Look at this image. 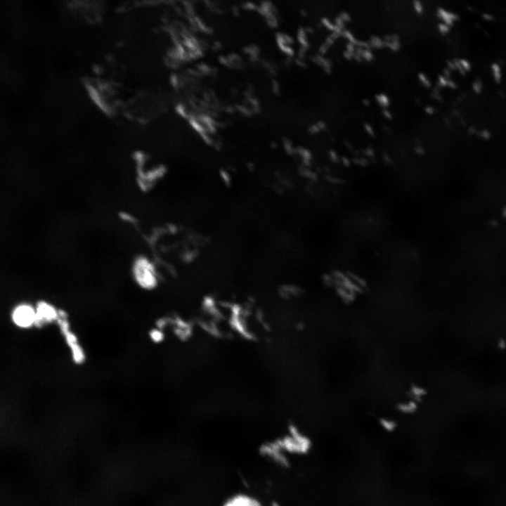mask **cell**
Here are the masks:
<instances>
[{
	"mask_svg": "<svg viewBox=\"0 0 506 506\" xmlns=\"http://www.w3.org/2000/svg\"><path fill=\"white\" fill-rule=\"evenodd\" d=\"M131 274L136 284L145 290L157 287L160 276L154 262L145 256L136 258L131 266Z\"/></svg>",
	"mask_w": 506,
	"mask_h": 506,
	"instance_id": "6da1fadb",
	"label": "cell"
},
{
	"mask_svg": "<svg viewBox=\"0 0 506 506\" xmlns=\"http://www.w3.org/2000/svg\"><path fill=\"white\" fill-rule=\"evenodd\" d=\"M60 321V326L63 334L65 337V342L70 349L71 356L73 362L77 365H82L86 361V353L84 349L82 346L77 335L72 332L70 326L65 321Z\"/></svg>",
	"mask_w": 506,
	"mask_h": 506,
	"instance_id": "7a4b0ae2",
	"label": "cell"
},
{
	"mask_svg": "<svg viewBox=\"0 0 506 506\" xmlns=\"http://www.w3.org/2000/svg\"><path fill=\"white\" fill-rule=\"evenodd\" d=\"M12 320L18 327H30L36 324L35 309L27 304L19 305L12 313Z\"/></svg>",
	"mask_w": 506,
	"mask_h": 506,
	"instance_id": "3957f363",
	"label": "cell"
},
{
	"mask_svg": "<svg viewBox=\"0 0 506 506\" xmlns=\"http://www.w3.org/2000/svg\"><path fill=\"white\" fill-rule=\"evenodd\" d=\"M36 324L42 325L58 320L60 314L57 309L51 304L40 302L35 308Z\"/></svg>",
	"mask_w": 506,
	"mask_h": 506,
	"instance_id": "277c9868",
	"label": "cell"
},
{
	"mask_svg": "<svg viewBox=\"0 0 506 506\" xmlns=\"http://www.w3.org/2000/svg\"><path fill=\"white\" fill-rule=\"evenodd\" d=\"M223 506H261V505L252 496L238 494L227 500Z\"/></svg>",
	"mask_w": 506,
	"mask_h": 506,
	"instance_id": "5b68a950",
	"label": "cell"
},
{
	"mask_svg": "<svg viewBox=\"0 0 506 506\" xmlns=\"http://www.w3.org/2000/svg\"><path fill=\"white\" fill-rule=\"evenodd\" d=\"M489 72L492 81L497 85L501 84L504 77L502 65L497 61H493L489 65Z\"/></svg>",
	"mask_w": 506,
	"mask_h": 506,
	"instance_id": "8992f818",
	"label": "cell"
},
{
	"mask_svg": "<svg viewBox=\"0 0 506 506\" xmlns=\"http://www.w3.org/2000/svg\"><path fill=\"white\" fill-rule=\"evenodd\" d=\"M437 14L442 20L443 22L450 27L452 26L458 19L457 14L443 8H439L437 11Z\"/></svg>",
	"mask_w": 506,
	"mask_h": 506,
	"instance_id": "52a82bcc",
	"label": "cell"
},
{
	"mask_svg": "<svg viewBox=\"0 0 506 506\" xmlns=\"http://www.w3.org/2000/svg\"><path fill=\"white\" fill-rule=\"evenodd\" d=\"M485 88L484 80L479 77H474L470 83V89L472 92L476 96L481 95Z\"/></svg>",
	"mask_w": 506,
	"mask_h": 506,
	"instance_id": "ba28073f",
	"label": "cell"
},
{
	"mask_svg": "<svg viewBox=\"0 0 506 506\" xmlns=\"http://www.w3.org/2000/svg\"><path fill=\"white\" fill-rule=\"evenodd\" d=\"M492 132L486 128L479 129L475 134V138L484 142L489 141L492 138Z\"/></svg>",
	"mask_w": 506,
	"mask_h": 506,
	"instance_id": "9c48e42d",
	"label": "cell"
},
{
	"mask_svg": "<svg viewBox=\"0 0 506 506\" xmlns=\"http://www.w3.org/2000/svg\"><path fill=\"white\" fill-rule=\"evenodd\" d=\"M149 337L153 342L157 344L162 342L164 339V332L160 328L153 329L149 333Z\"/></svg>",
	"mask_w": 506,
	"mask_h": 506,
	"instance_id": "30bf717a",
	"label": "cell"
},
{
	"mask_svg": "<svg viewBox=\"0 0 506 506\" xmlns=\"http://www.w3.org/2000/svg\"><path fill=\"white\" fill-rule=\"evenodd\" d=\"M413 7L415 8V11L418 13L420 14L423 11V6L420 0H414L413 1Z\"/></svg>",
	"mask_w": 506,
	"mask_h": 506,
	"instance_id": "8fae6325",
	"label": "cell"
},
{
	"mask_svg": "<svg viewBox=\"0 0 506 506\" xmlns=\"http://www.w3.org/2000/svg\"><path fill=\"white\" fill-rule=\"evenodd\" d=\"M450 27V26H448V25H446V24H445V23H443H443H440V24L438 25L439 31L441 34H447V33L449 32Z\"/></svg>",
	"mask_w": 506,
	"mask_h": 506,
	"instance_id": "7c38bea8",
	"label": "cell"
},
{
	"mask_svg": "<svg viewBox=\"0 0 506 506\" xmlns=\"http://www.w3.org/2000/svg\"><path fill=\"white\" fill-rule=\"evenodd\" d=\"M502 213H503V216L506 218V207H504Z\"/></svg>",
	"mask_w": 506,
	"mask_h": 506,
	"instance_id": "4fadbf2b",
	"label": "cell"
},
{
	"mask_svg": "<svg viewBox=\"0 0 506 506\" xmlns=\"http://www.w3.org/2000/svg\"><path fill=\"white\" fill-rule=\"evenodd\" d=\"M505 102H506V98H505Z\"/></svg>",
	"mask_w": 506,
	"mask_h": 506,
	"instance_id": "5bb4252c",
	"label": "cell"
}]
</instances>
